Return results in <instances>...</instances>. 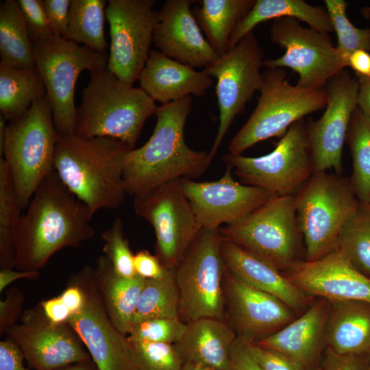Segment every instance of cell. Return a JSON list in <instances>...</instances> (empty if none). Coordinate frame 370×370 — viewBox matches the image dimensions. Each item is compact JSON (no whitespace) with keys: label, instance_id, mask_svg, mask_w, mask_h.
Masks as SVG:
<instances>
[{"label":"cell","instance_id":"1","mask_svg":"<svg viewBox=\"0 0 370 370\" xmlns=\"http://www.w3.org/2000/svg\"><path fill=\"white\" fill-rule=\"evenodd\" d=\"M25 210L14 239L16 270L39 271L57 251L77 247L96 234L89 210L55 171L42 182Z\"/></svg>","mask_w":370,"mask_h":370},{"label":"cell","instance_id":"2","mask_svg":"<svg viewBox=\"0 0 370 370\" xmlns=\"http://www.w3.org/2000/svg\"><path fill=\"white\" fill-rule=\"evenodd\" d=\"M189 96L158 107L152 135L125 158L126 193L143 195L166 182L201 175L212 162L209 153L190 149L184 140V126L192 110Z\"/></svg>","mask_w":370,"mask_h":370},{"label":"cell","instance_id":"3","mask_svg":"<svg viewBox=\"0 0 370 370\" xmlns=\"http://www.w3.org/2000/svg\"><path fill=\"white\" fill-rule=\"evenodd\" d=\"M132 149L109 137L59 136L54 171L93 217L100 210L117 209L125 201L124 162Z\"/></svg>","mask_w":370,"mask_h":370},{"label":"cell","instance_id":"4","mask_svg":"<svg viewBox=\"0 0 370 370\" xmlns=\"http://www.w3.org/2000/svg\"><path fill=\"white\" fill-rule=\"evenodd\" d=\"M90 75L76 110L75 134L112 138L134 149L145 121L156 113L155 101L142 88L108 69Z\"/></svg>","mask_w":370,"mask_h":370},{"label":"cell","instance_id":"5","mask_svg":"<svg viewBox=\"0 0 370 370\" xmlns=\"http://www.w3.org/2000/svg\"><path fill=\"white\" fill-rule=\"evenodd\" d=\"M58 138L46 93L7 124L0 154L9 169L21 210L27 208L40 184L54 171Z\"/></svg>","mask_w":370,"mask_h":370},{"label":"cell","instance_id":"6","mask_svg":"<svg viewBox=\"0 0 370 370\" xmlns=\"http://www.w3.org/2000/svg\"><path fill=\"white\" fill-rule=\"evenodd\" d=\"M294 197L305 260H317L336 249L360 201L349 179L327 171L313 173Z\"/></svg>","mask_w":370,"mask_h":370},{"label":"cell","instance_id":"7","mask_svg":"<svg viewBox=\"0 0 370 370\" xmlns=\"http://www.w3.org/2000/svg\"><path fill=\"white\" fill-rule=\"evenodd\" d=\"M259 92L254 110L229 143L232 155L241 154L259 142L284 134L291 125L325 107L328 101L325 88L292 85L282 68L264 71Z\"/></svg>","mask_w":370,"mask_h":370},{"label":"cell","instance_id":"8","mask_svg":"<svg viewBox=\"0 0 370 370\" xmlns=\"http://www.w3.org/2000/svg\"><path fill=\"white\" fill-rule=\"evenodd\" d=\"M32 44L35 67L45 87L56 129L59 136L75 134L74 95L77 78L85 70L91 73L107 69L108 55L58 34Z\"/></svg>","mask_w":370,"mask_h":370},{"label":"cell","instance_id":"9","mask_svg":"<svg viewBox=\"0 0 370 370\" xmlns=\"http://www.w3.org/2000/svg\"><path fill=\"white\" fill-rule=\"evenodd\" d=\"M222 242L220 227H202L175 269L179 318L185 323L201 318L225 320Z\"/></svg>","mask_w":370,"mask_h":370},{"label":"cell","instance_id":"10","mask_svg":"<svg viewBox=\"0 0 370 370\" xmlns=\"http://www.w3.org/2000/svg\"><path fill=\"white\" fill-rule=\"evenodd\" d=\"M220 232L224 240L281 271L300 260L297 255L301 234L293 195H273L245 217L220 227Z\"/></svg>","mask_w":370,"mask_h":370},{"label":"cell","instance_id":"11","mask_svg":"<svg viewBox=\"0 0 370 370\" xmlns=\"http://www.w3.org/2000/svg\"><path fill=\"white\" fill-rule=\"evenodd\" d=\"M227 166L246 185L264 188L273 195H292L314 173L307 127L302 119L289 127L275 148L259 157L227 153Z\"/></svg>","mask_w":370,"mask_h":370},{"label":"cell","instance_id":"12","mask_svg":"<svg viewBox=\"0 0 370 370\" xmlns=\"http://www.w3.org/2000/svg\"><path fill=\"white\" fill-rule=\"evenodd\" d=\"M270 40L285 49L283 56L265 59L267 69L289 68L299 75L297 85L309 89L323 88L348 62L334 47L328 34L304 27L290 17L273 20Z\"/></svg>","mask_w":370,"mask_h":370},{"label":"cell","instance_id":"13","mask_svg":"<svg viewBox=\"0 0 370 370\" xmlns=\"http://www.w3.org/2000/svg\"><path fill=\"white\" fill-rule=\"evenodd\" d=\"M133 206L154 230L156 256L168 270L175 271L202 228L179 180L134 197Z\"/></svg>","mask_w":370,"mask_h":370},{"label":"cell","instance_id":"14","mask_svg":"<svg viewBox=\"0 0 370 370\" xmlns=\"http://www.w3.org/2000/svg\"><path fill=\"white\" fill-rule=\"evenodd\" d=\"M264 54L251 32L214 63L204 69L217 79L216 94L219 109L217 133L208 152L212 160L237 115L242 113L262 82L260 68Z\"/></svg>","mask_w":370,"mask_h":370},{"label":"cell","instance_id":"15","mask_svg":"<svg viewBox=\"0 0 370 370\" xmlns=\"http://www.w3.org/2000/svg\"><path fill=\"white\" fill-rule=\"evenodd\" d=\"M155 0H109L106 18L110 46L107 69L134 84L139 79L153 42L159 12Z\"/></svg>","mask_w":370,"mask_h":370},{"label":"cell","instance_id":"16","mask_svg":"<svg viewBox=\"0 0 370 370\" xmlns=\"http://www.w3.org/2000/svg\"><path fill=\"white\" fill-rule=\"evenodd\" d=\"M82 289L84 303L67 323L75 332L99 370H136L126 335L112 324L95 284L94 267L84 266L70 278Z\"/></svg>","mask_w":370,"mask_h":370},{"label":"cell","instance_id":"17","mask_svg":"<svg viewBox=\"0 0 370 370\" xmlns=\"http://www.w3.org/2000/svg\"><path fill=\"white\" fill-rule=\"evenodd\" d=\"M20 320L5 334L20 347L34 370H57L91 359L71 327L67 323L51 322L39 304L24 311Z\"/></svg>","mask_w":370,"mask_h":370},{"label":"cell","instance_id":"18","mask_svg":"<svg viewBox=\"0 0 370 370\" xmlns=\"http://www.w3.org/2000/svg\"><path fill=\"white\" fill-rule=\"evenodd\" d=\"M358 81L345 69L327 84L328 101L319 119L307 127L313 171L340 175L342 152L352 114L357 108Z\"/></svg>","mask_w":370,"mask_h":370},{"label":"cell","instance_id":"19","mask_svg":"<svg viewBox=\"0 0 370 370\" xmlns=\"http://www.w3.org/2000/svg\"><path fill=\"white\" fill-rule=\"evenodd\" d=\"M223 293L225 320L236 338L248 345L257 343L296 318L295 312L278 298L247 285L226 269Z\"/></svg>","mask_w":370,"mask_h":370},{"label":"cell","instance_id":"20","mask_svg":"<svg viewBox=\"0 0 370 370\" xmlns=\"http://www.w3.org/2000/svg\"><path fill=\"white\" fill-rule=\"evenodd\" d=\"M231 170L227 166L223 176L212 182L179 180L202 227L219 228L223 223H234L275 195L264 188L235 181Z\"/></svg>","mask_w":370,"mask_h":370},{"label":"cell","instance_id":"21","mask_svg":"<svg viewBox=\"0 0 370 370\" xmlns=\"http://www.w3.org/2000/svg\"><path fill=\"white\" fill-rule=\"evenodd\" d=\"M284 273L309 296L329 301L370 303V278L354 269L336 249L315 261L299 260Z\"/></svg>","mask_w":370,"mask_h":370},{"label":"cell","instance_id":"22","mask_svg":"<svg viewBox=\"0 0 370 370\" xmlns=\"http://www.w3.org/2000/svg\"><path fill=\"white\" fill-rule=\"evenodd\" d=\"M195 0H167L159 12L153 33L155 46L182 64L204 69L220 56L203 36L191 5Z\"/></svg>","mask_w":370,"mask_h":370},{"label":"cell","instance_id":"23","mask_svg":"<svg viewBox=\"0 0 370 370\" xmlns=\"http://www.w3.org/2000/svg\"><path fill=\"white\" fill-rule=\"evenodd\" d=\"M330 301L319 298L284 327L256 343L302 363L309 370L317 364L326 347L325 333Z\"/></svg>","mask_w":370,"mask_h":370},{"label":"cell","instance_id":"24","mask_svg":"<svg viewBox=\"0 0 370 370\" xmlns=\"http://www.w3.org/2000/svg\"><path fill=\"white\" fill-rule=\"evenodd\" d=\"M221 254L225 269L247 285L278 298L295 313L309 307L310 296L270 263L223 238Z\"/></svg>","mask_w":370,"mask_h":370},{"label":"cell","instance_id":"25","mask_svg":"<svg viewBox=\"0 0 370 370\" xmlns=\"http://www.w3.org/2000/svg\"><path fill=\"white\" fill-rule=\"evenodd\" d=\"M138 80L140 88L162 104L191 95L202 97L213 84L204 69L197 71L155 49H151Z\"/></svg>","mask_w":370,"mask_h":370},{"label":"cell","instance_id":"26","mask_svg":"<svg viewBox=\"0 0 370 370\" xmlns=\"http://www.w3.org/2000/svg\"><path fill=\"white\" fill-rule=\"evenodd\" d=\"M236 339L235 332L225 320L201 318L187 323L184 334L174 346L184 365L228 370Z\"/></svg>","mask_w":370,"mask_h":370},{"label":"cell","instance_id":"27","mask_svg":"<svg viewBox=\"0 0 370 370\" xmlns=\"http://www.w3.org/2000/svg\"><path fill=\"white\" fill-rule=\"evenodd\" d=\"M326 347L338 354L370 352V303L330 301L325 333Z\"/></svg>","mask_w":370,"mask_h":370},{"label":"cell","instance_id":"28","mask_svg":"<svg viewBox=\"0 0 370 370\" xmlns=\"http://www.w3.org/2000/svg\"><path fill=\"white\" fill-rule=\"evenodd\" d=\"M94 277L109 319L127 335L146 279L138 275L130 278L120 276L104 255L96 260Z\"/></svg>","mask_w":370,"mask_h":370},{"label":"cell","instance_id":"29","mask_svg":"<svg viewBox=\"0 0 370 370\" xmlns=\"http://www.w3.org/2000/svg\"><path fill=\"white\" fill-rule=\"evenodd\" d=\"M283 17L296 18L309 27L323 33L333 32V27L326 8L314 6L303 0H255L249 12L237 25L232 34L228 50L245 36L253 32L260 23Z\"/></svg>","mask_w":370,"mask_h":370},{"label":"cell","instance_id":"30","mask_svg":"<svg viewBox=\"0 0 370 370\" xmlns=\"http://www.w3.org/2000/svg\"><path fill=\"white\" fill-rule=\"evenodd\" d=\"M192 10L206 38L219 56L228 51L230 38L255 0H201Z\"/></svg>","mask_w":370,"mask_h":370},{"label":"cell","instance_id":"31","mask_svg":"<svg viewBox=\"0 0 370 370\" xmlns=\"http://www.w3.org/2000/svg\"><path fill=\"white\" fill-rule=\"evenodd\" d=\"M46 93L36 69H21L0 62V110L9 122L21 116Z\"/></svg>","mask_w":370,"mask_h":370},{"label":"cell","instance_id":"32","mask_svg":"<svg viewBox=\"0 0 370 370\" xmlns=\"http://www.w3.org/2000/svg\"><path fill=\"white\" fill-rule=\"evenodd\" d=\"M1 63L21 69H36L34 50L16 0L0 4Z\"/></svg>","mask_w":370,"mask_h":370},{"label":"cell","instance_id":"33","mask_svg":"<svg viewBox=\"0 0 370 370\" xmlns=\"http://www.w3.org/2000/svg\"><path fill=\"white\" fill-rule=\"evenodd\" d=\"M107 3L105 0H71L64 38L107 54L108 46L104 34Z\"/></svg>","mask_w":370,"mask_h":370},{"label":"cell","instance_id":"34","mask_svg":"<svg viewBox=\"0 0 370 370\" xmlns=\"http://www.w3.org/2000/svg\"><path fill=\"white\" fill-rule=\"evenodd\" d=\"M352 158L351 184L360 202L370 204V118L357 107L347 135Z\"/></svg>","mask_w":370,"mask_h":370},{"label":"cell","instance_id":"35","mask_svg":"<svg viewBox=\"0 0 370 370\" xmlns=\"http://www.w3.org/2000/svg\"><path fill=\"white\" fill-rule=\"evenodd\" d=\"M155 318H179V292L175 271L160 279L145 280L132 325Z\"/></svg>","mask_w":370,"mask_h":370},{"label":"cell","instance_id":"36","mask_svg":"<svg viewBox=\"0 0 370 370\" xmlns=\"http://www.w3.org/2000/svg\"><path fill=\"white\" fill-rule=\"evenodd\" d=\"M349 264L370 278V204L360 202L336 248Z\"/></svg>","mask_w":370,"mask_h":370},{"label":"cell","instance_id":"37","mask_svg":"<svg viewBox=\"0 0 370 370\" xmlns=\"http://www.w3.org/2000/svg\"><path fill=\"white\" fill-rule=\"evenodd\" d=\"M19 207L7 164L0 158V267L13 269L14 239L21 222Z\"/></svg>","mask_w":370,"mask_h":370},{"label":"cell","instance_id":"38","mask_svg":"<svg viewBox=\"0 0 370 370\" xmlns=\"http://www.w3.org/2000/svg\"><path fill=\"white\" fill-rule=\"evenodd\" d=\"M338 44L336 46L341 56L348 62L355 51H370V28L360 29L348 19L346 10L348 3L344 0H325Z\"/></svg>","mask_w":370,"mask_h":370},{"label":"cell","instance_id":"39","mask_svg":"<svg viewBox=\"0 0 370 370\" xmlns=\"http://www.w3.org/2000/svg\"><path fill=\"white\" fill-rule=\"evenodd\" d=\"M187 323L179 318H155L133 323L128 332L132 342L174 345L184 334Z\"/></svg>","mask_w":370,"mask_h":370},{"label":"cell","instance_id":"40","mask_svg":"<svg viewBox=\"0 0 370 370\" xmlns=\"http://www.w3.org/2000/svg\"><path fill=\"white\" fill-rule=\"evenodd\" d=\"M103 241V255L111 263L114 271L123 278L136 275L134 266V256L128 241L125 238L123 223L116 217L111 225L101 234Z\"/></svg>","mask_w":370,"mask_h":370},{"label":"cell","instance_id":"41","mask_svg":"<svg viewBox=\"0 0 370 370\" xmlns=\"http://www.w3.org/2000/svg\"><path fill=\"white\" fill-rule=\"evenodd\" d=\"M130 342L136 370H182L184 364L174 345Z\"/></svg>","mask_w":370,"mask_h":370},{"label":"cell","instance_id":"42","mask_svg":"<svg viewBox=\"0 0 370 370\" xmlns=\"http://www.w3.org/2000/svg\"><path fill=\"white\" fill-rule=\"evenodd\" d=\"M17 2L31 41L56 34L48 20L42 0H18Z\"/></svg>","mask_w":370,"mask_h":370},{"label":"cell","instance_id":"43","mask_svg":"<svg viewBox=\"0 0 370 370\" xmlns=\"http://www.w3.org/2000/svg\"><path fill=\"white\" fill-rule=\"evenodd\" d=\"M248 346L251 354L264 370H309L302 363L279 352L255 344Z\"/></svg>","mask_w":370,"mask_h":370},{"label":"cell","instance_id":"44","mask_svg":"<svg viewBox=\"0 0 370 370\" xmlns=\"http://www.w3.org/2000/svg\"><path fill=\"white\" fill-rule=\"evenodd\" d=\"M25 296L18 287L7 290L4 299L0 300V334L16 324L23 312Z\"/></svg>","mask_w":370,"mask_h":370},{"label":"cell","instance_id":"45","mask_svg":"<svg viewBox=\"0 0 370 370\" xmlns=\"http://www.w3.org/2000/svg\"><path fill=\"white\" fill-rule=\"evenodd\" d=\"M369 361V353L338 354L325 347L319 370H370Z\"/></svg>","mask_w":370,"mask_h":370},{"label":"cell","instance_id":"46","mask_svg":"<svg viewBox=\"0 0 370 370\" xmlns=\"http://www.w3.org/2000/svg\"><path fill=\"white\" fill-rule=\"evenodd\" d=\"M71 0H43L48 20L54 32L64 38L69 20Z\"/></svg>","mask_w":370,"mask_h":370},{"label":"cell","instance_id":"47","mask_svg":"<svg viewBox=\"0 0 370 370\" xmlns=\"http://www.w3.org/2000/svg\"><path fill=\"white\" fill-rule=\"evenodd\" d=\"M134 266L136 275L145 279H160L171 271L156 256L147 250H141L134 254Z\"/></svg>","mask_w":370,"mask_h":370},{"label":"cell","instance_id":"48","mask_svg":"<svg viewBox=\"0 0 370 370\" xmlns=\"http://www.w3.org/2000/svg\"><path fill=\"white\" fill-rule=\"evenodd\" d=\"M228 370H264L249 351L248 344L236 338L231 350Z\"/></svg>","mask_w":370,"mask_h":370},{"label":"cell","instance_id":"49","mask_svg":"<svg viewBox=\"0 0 370 370\" xmlns=\"http://www.w3.org/2000/svg\"><path fill=\"white\" fill-rule=\"evenodd\" d=\"M24 355L10 338L0 341V370H29L23 364Z\"/></svg>","mask_w":370,"mask_h":370},{"label":"cell","instance_id":"50","mask_svg":"<svg viewBox=\"0 0 370 370\" xmlns=\"http://www.w3.org/2000/svg\"><path fill=\"white\" fill-rule=\"evenodd\" d=\"M45 315L52 323L61 324L67 323L71 315L60 296L42 300L39 303Z\"/></svg>","mask_w":370,"mask_h":370},{"label":"cell","instance_id":"51","mask_svg":"<svg viewBox=\"0 0 370 370\" xmlns=\"http://www.w3.org/2000/svg\"><path fill=\"white\" fill-rule=\"evenodd\" d=\"M66 288L59 295L71 314L80 310L84 303V293L80 287L71 278Z\"/></svg>","mask_w":370,"mask_h":370},{"label":"cell","instance_id":"52","mask_svg":"<svg viewBox=\"0 0 370 370\" xmlns=\"http://www.w3.org/2000/svg\"><path fill=\"white\" fill-rule=\"evenodd\" d=\"M348 66L355 72L356 77H370V53L359 49L354 51L349 57Z\"/></svg>","mask_w":370,"mask_h":370},{"label":"cell","instance_id":"53","mask_svg":"<svg viewBox=\"0 0 370 370\" xmlns=\"http://www.w3.org/2000/svg\"><path fill=\"white\" fill-rule=\"evenodd\" d=\"M40 275L39 271H23L3 268L0 270V292L3 291L13 282L21 279L36 280Z\"/></svg>","mask_w":370,"mask_h":370},{"label":"cell","instance_id":"54","mask_svg":"<svg viewBox=\"0 0 370 370\" xmlns=\"http://www.w3.org/2000/svg\"><path fill=\"white\" fill-rule=\"evenodd\" d=\"M359 88L357 107L370 118V77H357Z\"/></svg>","mask_w":370,"mask_h":370},{"label":"cell","instance_id":"55","mask_svg":"<svg viewBox=\"0 0 370 370\" xmlns=\"http://www.w3.org/2000/svg\"><path fill=\"white\" fill-rule=\"evenodd\" d=\"M57 370H99L95 362L91 359L76 362Z\"/></svg>","mask_w":370,"mask_h":370},{"label":"cell","instance_id":"56","mask_svg":"<svg viewBox=\"0 0 370 370\" xmlns=\"http://www.w3.org/2000/svg\"><path fill=\"white\" fill-rule=\"evenodd\" d=\"M182 370H218L216 369L195 364H184Z\"/></svg>","mask_w":370,"mask_h":370},{"label":"cell","instance_id":"57","mask_svg":"<svg viewBox=\"0 0 370 370\" xmlns=\"http://www.w3.org/2000/svg\"><path fill=\"white\" fill-rule=\"evenodd\" d=\"M361 12H362V14L363 16L365 18H370V8H362Z\"/></svg>","mask_w":370,"mask_h":370},{"label":"cell","instance_id":"58","mask_svg":"<svg viewBox=\"0 0 370 370\" xmlns=\"http://www.w3.org/2000/svg\"><path fill=\"white\" fill-rule=\"evenodd\" d=\"M369 369H370V352H369Z\"/></svg>","mask_w":370,"mask_h":370}]
</instances>
